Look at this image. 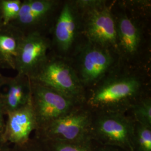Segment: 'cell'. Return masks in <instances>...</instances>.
I'll list each match as a JSON object with an SVG mask.
<instances>
[{"instance_id": "7c38bea8", "label": "cell", "mask_w": 151, "mask_h": 151, "mask_svg": "<svg viewBox=\"0 0 151 151\" xmlns=\"http://www.w3.org/2000/svg\"><path fill=\"white\" fill-rule=\"evenodd\" d=\"M6 83V93L0 96L5 113L14 111L31 102L32 84L28 77L18 74L8 79Z\"/></svg>"}, {"instance_id": "2e32d148", "label": "cell", "mask_w": 151, "mask_h": 151, "mask_svg": "<svg viewBox=\"0 0 151 151\" xmlns=\"http://www.w3.org/2000/svg\"><path fill=\"white\" fill-rule=\"evenodd\" d=\"M133 151H151V127L135 122Z\"/></svg>"}, {"instance_id": "5b68a950", "label": "cell", "mask_w": 151, "mask_h": 151, "mask_svg": "<svg viewBox=\"0 0 151 151\" xmlns=\"http://www.w3.org/2000/svg\"><path fill=\"white\" fill-rule=\"evenodd\" d=\"M134 127V120L127 113H93L91 138L101 145L116 147L123 151H133Z\"/></svg>"}, {"instance_id": "5bb4252c", "label": "cell", "mask_w": 151, "mask_h": 151, "mask_svg": "<svg viewBox=\"0 0 151 151\" xmlns=\"http://www.w3.org/2000/svg\"><path fill=\"white\" fill-rule=\"evenodd\" d=\"M23 35L9 30H0V62L15 70L19 45Z\"/></svg>"}, {"instance_id": "52a82bcc", "label": "cell", "mask_w": 151, "mask_h": 151, "mask_svg": "<svg viewBox=\"0 0 151 151\" xmlns=\"http://www.w3.org/2000/svg\"><path fill=\"white\" fill-rule=\"evenodd\" d=\"M93 113L84 104L41 130L44 140L79 143L91 141Z\"/></svg>"}, {"instance_id": "8fae6325", "label": "cell", "mask_w": 151, "mask_h": 151, "mask_svg": "<svg viewBox=\"0 0 151 151\" xmlns=\"http://www.w3.org/2000/svg\"><path fill=\"white\" fill-rule=\"evenodd\" d=\"M4 130L6 140L19 145L27 144L32 131L38 129L32 100L25 106L7 114Z\"/></svg>"}, {"instance_id": "ac0fdd59", "label": "cell", "mask_w": 151, "mask_h": 151, "mask_svg": "<svg viewBox=\"0 0 151 151\" xmlns=\"http://www.w3.org/2000/svg\"><path fill=\"white\" fill-rule=\"evenodd\" d=\"M22 1L20 0H3L0 1L1 19L4 26L15 20L21 9Z\"/></svg>"}, {"instance_id": "3957f363", "label": "cell", "mask_w": 151, "mask_h": 151, "mask_svg": "<svg viewBox=\"0 0 151 151\" xmlns=\"http://www.w3.org/2000/svg\"><path fill=\"white\" fill-rule=\"evenodd\" d=\"M70 60L86 91L96 85L122 63L116 52L87 42Z\"/></svg>"}, {"instance_id": "44dd1931", "label": "cell", "mask_w": 151, "mask_h": 151, "mask_svg": "<svg viewBox=\"0 0 151 151\" xmlns=\"http://www.w3.org/2000/svg\"><path fill=\"white\" fill-rule=\"evenodd\" d=\"M1 19V8H0V19Z\"/></svg>"}, {"instance_id": "8992f818", "label": "cell", "mask_w": 151, "mask_h": 151, "mask_svg": "<svg viewBox=\"0 0 151 151\" xmlns=\"http://www.w3.org/2000/svg\"><path fill=\"white\" fill-rule=\"evenodd\" d=\"M53 32L57 55L70 60L86 40L83 34L82 12L75 1H67L60 6Z\"/></svg>"}, {"instance_id": "d6986e66", "label": "cell", "mask_w": 151, "mask_h": 151, "mask_svg": "<svg viewBox=\"0 0 151 151\" xmlns=\"http://www.w3.org/2000/svg\"><path fill=\"white\" fill-rule=\"evenodd\" d=\"M94 151H123L118 148L111 146H104L93 141Z\"/></svg>"}, {"instance_id": "277c9868", "label": "cell", "mask_w": 151, "mask_h": 151, "mask_svg": "<svg viewBox=\"0 0 151 151\" xmlns=\"http://www.w3.org/2000/svg\"><path fill=\"white\" fill-rule=\"evenodd\" d=\"M30 79L76 103L84 104L86 90L81 85L70 60L58 55L48 57Z\"/></svg>"}, {"instance_id": "603a6c76", "label": "cell", "mask_w": 151, "mask_h": 151, "mask_svg": "<svg viewBox=\"0 0 151 151\" xmlns=\"http://www.w3.org/2000/svg\"><path fill=\"white\" fill-rule=\"evenodd\" d=\"M38 151L37 150H30V151Z\"/></svg>"}, {"instance_id": "7a4b0ae2", "label": "cell", "mask_w": 151, "mask_h": 151, "mask_svg": "<svg viewBox=\"0 0 151 151\" xmlns=\"http://www.w3.org/2000/svg\"><path fill=\"white\" fill-rule=\"evenodd\" d=\"M75 1L82 12L83 34L86 42L117 53L115 16L106 1Z\"/></svg>"}, {"instance_id": "ffe728a7", "label": "cell", "mask_w": 151, "mask_h": 151, "mask_svg": "<svg viewBox=\"0 0 151 151\" xmlns=\"http://www.w3.org/2000/svg\"><path fill=\"white\" fill-rule=\"evenodd\" d=\"M5 114V111L4 108L2 106V104L0 100V133L4 132V128H5V122L4 118V114Z\"/></svg>"}, {"instance_id": "e0dca14e", "label": "cell", "mask_w": 151, "mask_h": 151, "mask_svg": "<svg viewBox=\"0 0 151 151\" xmlns=\"http://www.w3.org/2000/svg\"><path fill=\"white\" fill-rule=\"evenodd\" d=\"M49 151H94L93 141L72 143L56 140H44Z\"/></svg>"}, {"instance_id": "4fadbf2b", "label": "cell", "mask_w": 151, "mask_h": 151, "mask_svg": "<svg viewBox=\"0 0 151 151\" xmlns=\"http://www.w3.org/2000/svg\"><path fill=\"white\" fill-rule=\"evenodd\" d=\"M60 2L54 0H26L22 2L16 20L22 27H32L45 20L56 10Z\"/></svg>"}, {"instance_id": "6da1fadb", "label": "cell", "mask_w": 151, "mask_h": 151, "mask_svg": "<svg viewBox=\"0 0 151 151\" xmlns=\"http://www.w3.org/2000/svg\"><path fill=\"white\" fill-rule=\"evenodd\" d=\"M122 63L96 85L87 90L84 105L93 113H127L137 101L146 96L145 78Z\"/></svg>"}, {"instance_id": "30bf717a", "label": "cell", "mask_w": 151, "mask_h": 151, "mask_svg": "<svg viewBox=\"0 0 151 151\" xmlns=\"http://www.w3.org/2000/svg\"><path fill=\"white\" fill-rule=\"evenodd\" d=\"M114 16L117 53L120 62L127 65L133 62L140 54L144 44L143 27L125 12L114 14Z\"/></svg>"}, {"instance_id": "9c48e42d", "label": "cell", "mask_w": 151, "mask_h": 151, "mask_svg": "<svg viewBox=\"0 0 151 151\" xmlns=\"http://www.w3.org/2000/svg\"><path fill=\"white\" fill-rule=\"evenodd\" d=\"M52 43L39 31L23 36L16 61L18 74L30 78L48 60V51Z\"/></svg>"}, {"instance_id": "ba28073f", "label": "cell", "mask_w": 151, "mask_h": 151, "mask_svg": "<svg viewBox=\"0 0 151 151\" xmlns=\"http://www.w3.org/2000/svg\"><path fill=\"white\" fill-rule=\"evenodd\" d=\"M31 84L32 104L38 129H43L83 105L37 82L31 81Z\"/></svg>"}, {"instance_id": "9a60e30c", "label": "cell", "mask_w": 151, "mask_h": 151, "mask_svg": "<svg viewBox=\"0 0 151 151\" xmlns=\"http://www.w3.org/2000/svg\"><path fill=\"white\" fill-rule=\"evenodd\" d=\"M129 111L135 123L151 127V98L142 97L130 108Z\"/></svg>"}, {"instance_id": "7402d4cb", "label": "cell", "mask_w": 151, "mask_h": 151, "mask_svg": "<svg viewBox=\"0 0 151 151\" xmlns=\"http://www.w3.org/2000/svg\"><path fill=\"white\" fill-rule=\"evenodd\" d=\"M1 75H0V82H1Z\"/></svg>"}]
</instances>
